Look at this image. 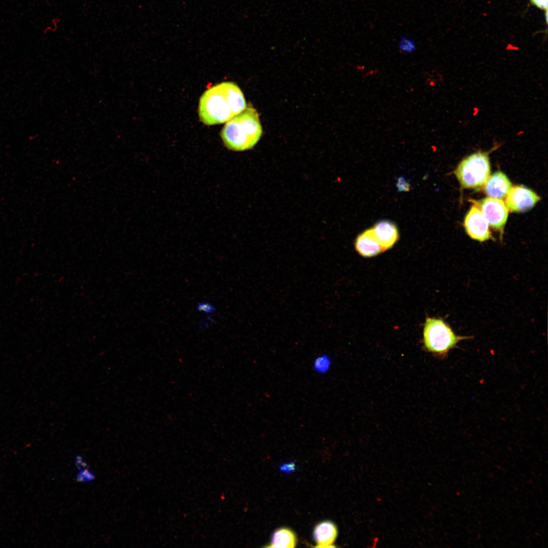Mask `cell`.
Masks as SVG:
<instances>
[{
    "label": "cell",
    "mask_w": 548,
    "mask_h": 548,
    "mask_svg": "<svg viewBox=\"0 0 548 548\" xmlns=\"http://www.w3.org/2000/svg\"><path fill=\"white\" fill-rule=\"evenodd\" d=\"M243 92L234 83L224 82L207 89L199 100L200 121L212 125L227 122L247 108Z\"/></svg>",
    "instance_id": "cell-1"
},
{
    "label": "cell",
    "mask_w": 548,
    "mask_h": 548,
    "mask_svg": "<svg viewBox=\"0 0 548 548\" xmlns=\"http://www.w3.org/2000/svg\"><path fill=\"white\" fill-rule=\"evenodd\" d=\"M262 133L258 112L253 107H247L226 122L220 135L228 149L242 151L252 148L260 140Z\"/></svg>",
    "instance_id": "cell-2"
},
{
    "label": "cell",
    "mask_w": 548,
    "mask_h": 548,
    "mask_svg": "<svg viewBox=\"0 0 548 548\" xmlns=\"http://www.w3.org/2000/svg\"><path fill=\"white\" fill-rule=\"evenodd\" d=\"M466 336L457 335L442 320L427 318L423 330V342L426 349L439 357H445Z\"/></svg>",
    "instance_id": "cell-3"
},
{
    "label": "cell",
    "mask_w": 548,
    "mask_h": 548,
    "mask_svg": "<svg viewBox=\"0 0 548 548\" xmlns=\"http://www.w3.org/2000/svg\"><path fill=\"white\" fill-rule=\"evenodd\" d=\"M455 174L463 188L481 187L490 174L488 153L478 151L468 156L459 164Z\"/></svg>",
    "instance_id": "cell-4"
},
{
    "label": "cell",
    "mask_w": 548,
    "mask_h": 548,
    "mask_svg": "<svg viewBox=\"0 0 548 548\" xmlns=\"http://www.w3.org/2000/svg\"><path fill=\"white\" fill-rule=\"evenodd\" d=\"M480 207L489 225L499 231L502 235L508 213L505 203L502 199L489 197L480 201Z\"/></svg>",
    "instance_id": "cell-5"
},
{
    "label": "cell",
    "mask_w": 548,
    "mask_h": 548,
    "mask_svg": "<svg viewBox=\"0 0 548 548\" xmlns=\"http://www.w3.org/2000/svg\"><path fill=\"white\" fill-rule=\"evenodd\" d=\"M540 200L531 190L522 186L511 187L506 197L505 204L509 211L524 212L531 209Z\"/></svg>",
    "instance_id": "cell-6"
},
{
    "label": "cell",
    "mask_w": 548,
    "mask_h": 548,
    "mask_svg": "<svg viewBox=\"0 0 548 548\" xmlns=\"http://www.w3.org/2000/svg\"><path fill=\"white\" fill-rule=\"evenodd\" d=\"M464 226L467 234L473 239L484 242L491 238L488 223L476 205L472 206L467 213Z\"/></svg>",
    "instance_id": "cell-7"
},
{
    "label": "cell",
    "mask_w": 548,
    "mask_h": 548,
    "mask_svg": "<svg viewBox=\"0 0 548 548\" xmlns=\"http://www.w3.org/2000/svg\"><path fill=\"white\" fill-rule=\"evenodd\" d=\"M484 187V191L489 197L499 199L505 198L512 187L508 178L501 172L489 176Z\"/></svg>",
    "instance_id": "cell-8"
},
{
    "label": "cell",
    "mask_w": 548,
    "mask_h": 548,
    "mask_svg": "<svg viewBox=\"0 0 548 548\" xmlns=\"http://www.w3.org/2000/svg\"><path fill=\"white\" fill-rule=\"evenodd\" d=\"M371 229L383 252L392 248L398 239L397 228L391 221H381Z\"/></svg>",
    "instance_id": "cell-9"
},
{
    "label": "cell",
    "mask_w": 548,
    "mask_h": 548,
    "mask_svg": "<svg viewBox=\"0 0 548 548\" xmlns=\"http://www.w3.org/2000/svg\"><path fill=\"white\" fill-rule=\"evenodd\" d=\"M355 247L357 252L365 257H373L383 252L371 228L364 231L357 236Z\"/></svg>",
    "instance_id": "cell-10"
},
{
    "label": "cell",
    "mask_w": 548,
    "mask_h": 548,
    "mask_svg": "<svg viewBox=\"0 0 548 548\" xmlns=\"http://www.w3.org/2000/svg\"><path fill=\"white\" fill-rule=\"evenodd\" d=\"M337 535L335 525L330 521H324L317 524L313 531V537L317 547H328L332 544Z\"/></svg>",
    "instance_id": "cell-11"
},
{
    "label": "cell",
    "mask_w": 548,
    "mask_h": 548,
    "mask_svg": "<svg viewBox=\"0 0 548 548\" xmlns=\"http://www.w3.org/2000/svg\"><path fill=\"white\" fill-rule=\"evenodd\" d=\"M297 539L295 533L288 528H280L272 534L269 545L267 547L291 548L295 546Z\"/></svg>",
    "instance_id": "cell-12"
},
{
    "label": "cell",
    "mask_w": 548,
    "mask_h": 548,
    "mask_svg": "<svg viewBox=\"0 0 548 548\" xmlns=\"http://www.w3.org/2000/svg\"><path fill=\"white\" fill-rule=\"evenodd\" d=\"M331 361L329 357L326 354L320 355L315 359L313 368L319 374H324L330 367Z\"/></svg>",
    "instance_id": "cell-13"
},
{
    "label": "cell",
    "mask_w": 548,
    "mask_h": 548,
    "mask_svg": "<svg viewBox=\"0 0 548 548\" xmlns=\"http://www.w3.org/2000/svg\"><path fill=\"white\" fill-rule=\"evenodd\" d=\"M415 41L409 38L402 37L398 44V49L402 53L411 54L416 49Z\"/></svg>",
    "instance_id": "cell-14"
},
{
    "label": "cell",
    "mask_w": 548,
    "mask_h": 548,
    "mask_svg": "<svg viewBox=\"0 0 548 548\" xmlns=\"http://www.w3.org/2000/svg\"><path fill=\"white\" fill-rule=\"evenodd\" d=\"M197 309L206 314L214 313L216 311L215 305L208 302H201L197 305Z\"/></svg>",
    "instance_id": "cell-15"
},
{
    "label": "cell",
    "mask_w": 548,
    "mask_h": 548,
    "mask_svg": "<svg viewBox=\"0 0 548 548\" xmlns=\"http://www.w3.org/2000/svg\"><path fill=\"white\" fill-rule=\"evenodd\" d=\"M530 2L537 8L547 12L548 0H530Z\"/></svg>",
    "instance_id": "cell-16"
},
{
    "label": "cell",
    "mask_w": 548,
    "mask_h": 548,
    "mask_svg": "<svg viewBox=\"0 0 548 548\" xmlns=\"http://www.w3.org/2000/svg\"><path fill=\"white\" fill-rule=\"evenodd\" d=\"M409 184L402 177L399 178L397 180V187L399 191H408L409 190Z\"/></svg>",
    "instance_id": "cell-17"
},
{
    "label": "cell",
    "mask_w": 548,
    "mask_h": 548,
    "mask_svg": "<svg viewBox=\"0 0 548 548\" xmlns=\"http://www.w3.org/2000/svg\"><path fill=\"white\" fill-rule=\"evenodd\" d=\"M93 475L90 473L87 470L85 469L82 470L78 475L77 479L81 482L90 481V479H92Z\"/></svg>",
    "instance_id": "cell-18"
}]
</instances>
